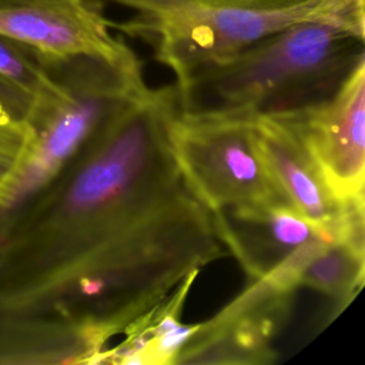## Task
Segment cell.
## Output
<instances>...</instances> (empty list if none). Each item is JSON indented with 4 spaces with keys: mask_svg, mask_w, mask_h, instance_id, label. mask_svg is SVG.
Masks as SVG:
<instances>
[{
    "mask_svg": "<svg viewBox=\"0 0 365 365\" xmlns=\"http://www.w3.org/2000/svg\"><path fill=\"white\" fill-rule=\"evenodd\" d=\"M175 84L145 87L40 192L0 262V312L64 324L104 349L228 251L168 143Z\"/></svg>",
    "mask_w": 365,
    "mask_h": 365,
    "instance_id": "6da1fadb",
    "label": "cell"
},
{
    "mask_svg": "<svg viewBox=\"0 0 365 365\" xmlns=\"http://www.w3.org/2000/svg\"><path fill=\"white\" fill-rule=\"evenodd\" d=\"M365 30L301 21L175 84L181 111L279 114L329 97L365 60Z\"/></svg>",
    "mask_w": 365,
    "mask_h": 365,
    "instance_id": "7a4b0ae2",
    "label": "cell"
},
{
    "mask_svg": "<svg viewBox=\"0 0 365 365\" xmlns=\"http://www.w3.org/2000/svg\"><path fill=\"white\" fill-rule=\"evenodd\" d=\"M133 11L110 27L145 41L184 83L288 26L329 20L365 30L364 0H108Z\"/></svg>",
    "mask_w": 365,
    "mask_h": 365,
    "instance_id": "3957f363",
    "label": "cell"
},
{
    "mask_svg": "<svg viewBox=\"0 0 365 365\" xmlns=\"http://www.w3.org/2000/svg\"><path fill=\"white\" fill-rule=\"evenodd\" d=\"M44 66L63 81L64 93L33 117L36 135L0 192L1 212L34 200L96 131L147 87L131 48L117 57L77 56Z\"/></svg>",
    "mask_w": 365,
    "mask_h": 365,
    "instance_id": "277c9868",
    "label": "cell"
},
{
    "mask_svg": "<svg viewBox=\"0 0 365 365\" xmlns=\"http://www.w3.org/2000/svg\"><path fill=\"white\" fill-rule=\"evenodd\" d=\"M168 143L185 181L212 214L288 202L264 158L252 114L178 108Z\"/></svg>",
    "mask_w": 365,
    "mask_h": 365,
    "instance_id": "5b68a950",
    "label": "cell"
},
{
    "mask_svg": "<svg viewBox=\"0 0 365 365\" xmlns=\"http://www.w3.org/2000/svg\"><path fill=\"white\" fill-rule=\"evenodd\" d=\"M297 288L269 272L250 284L195 332L174 365H268L277 361L274 341L288 322Z\"/></svg>",
    "mask_w": 365,
    "mask_h": 365,
    "instance_id": "8992f818",
    "label": "cell"
},
{
    "mask_svg": "<svg viewBox=\"0 0 365 365\" xmlns=\"http://www.w3.org/2000/svg\"><path fill=\"white\" fill-rule=\"evenodd\" d=\"M341 205L365 202V60L327 98L279 113Z\"/></svg>",
    "mask_w": 365,
    "mask_h": 365,
    "instance_id": "52a82bcc",
    "label": "cell"
},
{
    "mask_svg": "<svg viewBox=\"0 0 365 365\" xmlns=\"http://www.w3.org/2000/svg\"><path fill=\"white\" fill-rule=\"evenodd\" d=\"M0 36L31 50L40 61L77 56L117 57L130 48L86 0H0Z\"/></svg>",
    "mask_w": 365,
    "mask_h": 365,
    "instance_id": "ba28073f",
    "label": "cell"
},
{
    "mask_svg": "<svg viewBox=\"0 0 365 365\" xmlns=\"http://www.w3.org/2000/svg\"><path fill=\"white\" fill-rule=\"evenodd\" d=\"M268 168L287 201L315 225L344 232L356 202L341 205L328 190L315 161L294 127L279 114L254 115Z\"/></svg>",
    "mask_w": 365,
    "mask_h": 365,
    "instance_id": "9c48e42d",
    "label": "cell"
},
{
    "mask_svg": "<svg viewBox=\"0 0 365 365\" xmlns=\"http://www.w3.org/2000/svg\"><path fill=\"white\" fill-rule=\"evenodd\" d=\"M212 215L222 244L248 279L267 275L314 238L345 235L315 225L288 202Z\"/></svg>",
    "mask_w": 365,
    "mask_h": 365,
    "instance_id": "30bf717a",
    "label": "cell"
},
{
    "mask_svg": "<svg viewBox=\"0 0 365 365\" xmlns=\"http://www.w3.org/2000/svg\"><path fill=\"white\" fill-rule=\"evenodd\" d=\"M198 272L190 274L163 301L135 318L124 331L125 339L114 348H104L97 364L174 365V359L198 324H182L181 314Z\"/></svg>",
    "mask_w": 365,
    "mask_h": 365,
    "instance_id": "8fae6325",
    "label": "cell"
},
{
    "mask_svg": "<svg viewBox=\"0 0 365 365\" xmlns=\"http://www.w3.org/2000/svg\"><path fill=\"white\" fill-rule=\"evenodd\" d=\"M365 238L319 237L308 241L295 271L297 287L311 288L342 311L364 285Z\"/></svg>",
    "mask_w": 365,
    "mask_h": 365,
    "instance_id": "7c38bea8",
    "label": "cell"
},
{
    "mask_svg": "<svg viewBox=\"0 0 365 365\" xmlns=\"http://www.w3.org/2000/svg\"><path fill=\"white\" fill-rule=\"evenodd\" d=\"M0 77L17 87L33 103V117L63 96V81L27 47L0 36Z\"/></svg>",
    "mask_w": 365,
    "mask_h": 365,
    "instance_id": "4fadbf2b",
    "label": "cell"
},
{
    "mask_svg": "<svg viewBox=\"0 0 365 365\" xmlns=\"http://www.w3.org/2000/svg\"><path fill=\"white\" fill-rule=\"evenodd\" d=\"M34 135V124L0 101V192L14 175Z\"/></svg>",
    "mask_w": 365,
    "mask_h": 365,
    "instance_id": "5bb4252c",
    "label": "cell"
},
{
    "mask_svg": "<svg viewBox=\"0 0 365 365\" xmlns=\"http://www.w3.org/2000/svg\"><path fill=\"white\" fill-rule=\"evenodd\" d=\"M0 101L4 103L7 107H10L13 111H16L20 115L31 118L33 114V103L30 98L21 93L17 87L6 81L0 77Z\"/></svg>",
    "mask_w": 365,
    "mask_h": 365,
    "instance_id": "9a60e30c",
    "label": "cell"
}]
</instances>
